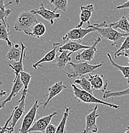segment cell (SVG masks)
I'll use <instances>...</instances> for the list:
<instances>
[{
	"label": "cell",
	"mask_w": 129,
	"mask_h": 133,
	"mask_svg": "<svg viewBox=\"0 0 129 133\" xmlns=\"http://www.w3.org/2000/svg\"><path fill=\"white\" fill-rule=\"evenodd\" d=\"M93 28L95 31H97L102 37L112 42V46L119 48L124 41L125 38L129 36L128 33H122L116 31L109 24H107V22H102L100 23H95L93 24L88 25L86 28Z\"/></svg>",
	"instance_id": "obj_1"
},
{
	"label": "cell",
	"mask_w": 129,
	"mask_h": 133,
	"mask_svg": "<svg viewBox=\"0 0 129 133\" xmlns=\"http://www.w3.org/2000/svg\"><path fill=\"white\" fill-rule=\"evenodd\" d=\"M38 23L37 15L31 11L25 10L22 12L17 18L14 24V29L17 31L24 32L30 35L33 26Z\"/></svg>",
	"instance_id": "obj_2"
},
{
	"label": "cell",
	"mask_w": 129,
	"mask_h": 133,
	"mask_svg": "<svg viewBox=\"0 0 129 133\" xmlns=\"http://www.w3.org/2000/svg\"><path fill=\"white\" fill-rule=\"evenodd\" d=\"M71 86L73 89L75 99L77 100L78 102H83L86 104H100L105 105V106H107L109 107L114 108L116 109H119L120 108V106L106 102L105 101H102V100L97 99L93 94L79 88L74 83H72Z\"/></svg>",
	"instance_id": "obj_3"
},
{
	"label": "cell",
	"mask_w": 129,
	"mask_h": 133,
	"mask_svg": "<svg viewBox=\"0 0 129 133\" xmlns=\"http://www.w3.org/2000/svg\"><path fill=\"white\" fill-rule=\"evenodd\" d=\"M104 62H102L101 63L99 64H95L91 65L89 64L88 62H81L79 63H75L73 62H69V64L72 68V70L71 72H66L62 71L67 75V77L69 78H75L76 77H83L86 74H90V73L93 72L97 70V69L100 68L102 66Z\"/></svg>",
	"instance_id": "obj_4"
},
{
	"label": "cell",
	"mask_w": 129,
	"mask_h": 133,
	"mask_svg": "<svg viewBox=\"0 0 129 133\" xmlns=\"http://www.w3.org/2000/svg\"><path fill=\"white\" fill-rule=\"evenodd\" d=\"M38 108H39V102H38V100H37L34 102L31 109L28 112L27 114L24 116L21 128L19 130V133L28 132L29 129L34 124Z\"/></svg>",
	"instance_id": "obj_5"
},
{
	"label": "cell",
	"mask_w": 129,
	"mask_h": 133,
	"mask_svg": "<svg viewBox=\"0 0 129 133\" xmlns=\"http://www.w3.org/2000/svg\"><path fill=\"white\" fill-rule=\"evenodd\" d=\"M98 105L93 109H91L86 115V125L83 133H97L98 132V126L97 125V119L100 115L97 113Z\"/></svg>",
	"instance_id": "obj_6"
},
{
	"label": "cell",
	"mask_w": 129,
	"mask_h": 133,
	"mask_svg": "<svg viewBox=\"0 0 129 133\" xmlns=\"http://www.w3.org/2000/svg\"><path fill=\"white\" fill-rule=\"evenodd\" d=\"M95 30L93 28H76L68 31L66 34L63 37L64 42L69 41H76L81 42L82 40L90 33L94 32Z\"/></svg>",
	"instance_id": "obj_7"
},
{
	"label": "cell",
	"mask_w": 129,
	"mask_h": 133,
	"mask_svg": "<svg viewBox=\"0 0 129 133\" xmlns=\"http://www.w3.org/2000/svg\"><path fill=\"white\" fill-rule=\"evenodd\" d=\"M102 39L98 37L93 42V44L90 46V48L83 50L81 52H79L76 56V59L77 61H81L82 62H91L95 57V53L97 52V45L98 43L101 42Z\"/></svg>",
	"instance_id": "obj_8"
},
{
	"label": "cell",
	"mask_w": 129,
	"mask_h": 133,
	"mask_svg": "<svg viewBox=\"0 0 129 133\" xmlns=\"http://www.w3.org/2000/svg\"><path fill=\"white\" fill-rule=\"evenodd\" d=\"M31 11L33 14L35 15H38L44 19H45L47 21L49 22L51 25L55 24V19H59L61 17V14L59 13H57L56 11L51 10L49 9H47L44 6L42 3H40V7L38 9L31 10Z\"/></svg>",
	"instance_id": "obj_9"
},
{
	"label": "cell",
	"mask_w": 129,
	"mask_h": 133,
	"mask_svg": "<svg viewBox=\"0 0 129 133\" xmlns=\"http://www.w3.org/2000/svg\"><path fill=\"white\" fill-rule=\"evenodd\" d=\"M57 115H58V112H54V113L48 115L41 117L40 118L35 122L34 124L31 126V128L29 129L27 133L33 132H41L43 133L49 125L51 124L52 118Z\"/></svg>",
	"instance_id": "obj_10"
},
{
	"label": "cell",
	"mask_w": 129,
	"mask_h": 133,
	"mask_svg": "<svg viewBox=\"0 0 129 133\" xmlns=\"http://www.w3.org/2000/svg\"><path fill=\"white\" fill-rule=\"evenodd\" d=\"M92 88L95 90H100L104 93L107 88L108 82L104 75L89 74V79Z\"/></svg>",
	"instance_id": "obj_11"
},
{
	"label": "cell",
	"mask_w": 129,
	"mask_h": 133,
	"mask_svg": "<svg viewBox=\"0 0 129 133\" xmlns=\"http://www.w3.org/2000/svg\"><path fill=\"white\" fill-rule=\"evenodd\" d=\"M66 86H65L63 84V81H58V82L55 83L53 85L50 87L48 88V95H45V96H47V99L46 101L43 103L42 108L43 109H45L48 106L49 104L50 101H51L54 97L57 96L58 95L60 94L62 91L63 90L66 89Z\"/></svg>",
	"instance_id": "obj_12"
},
{
	"label": "cell",
	"mask_w": 129,
	"mask_h": 133,
	"mask_svg": "<svg viewBox=\"0 0 129 133\" xmlns=\"http://www.w3.org/2000/svg\"><path fill=\"white\" fill-rule=\"evenodd\" d=\"M61 46H62V44H59V43H54L52 44V48L51 51H49L47 53L45 54L44 57L42 58L40 60L33 64V67L35 69H37L38 66H42L41 65L42 63L53 62V61L56 57L57 53H58V52H59V48Z\"/></svg>",
	"instance_id": "obj_13"
},
{
	"label": "cell",
	"mask_w": 129,
	"mask_h": 133,
	"mask_svg": "<svg viewBox=\"0 0 129 133\" xmlns=\"http://www.w3.org/2000/svg\"><path fill=\"white\" fill-rule=\"evenodd\" d=\"M25 100L23 99L21 102L18 106H15L13 108L12 113H13V116H12V120H11V124L10 127H8V129L10 131H14V127L16 125L17 123L21 119L22 116L25 113Z\"/></svg>",
	"instance_id": "obj_14"
},
{
	"label": "cell",
	"mask_w": 129,
	"mask_h": 133,
	"mask_svg": "<svg viewBox=\"0 0 129 133\" xmlns=\"http://www.w3.org/2000/svg\"><path fill=\"white\" fill-rule=\"evenodd\" d=\"M80 9H81L79 16L80 22L76 26V28H82L84 23L90 24V19L92 16L93 12L94 10V6L93 4H90L85 6H81Z\"/></svg>",
	"instance_id": "obj_15"
},
{
	"label": "cell",
	"mask_w": 129,
	"mask_h": 133,
	"mask_svg": "<svg viewBox=\"0 0 129 133\" xmlns=\"http://www.w3.org/2000/svg\"><path fill=\"white\" fill-rule=\"evenodd\" d=\"M73 52H69L68 51H59V54H57L56 57L53 63H55L58 66V69L62 70V69L65 67L66 64H69V62H71V55Z\"/></svg>",
	"instance_id": "obj_16"
},
{
	"label": "cell",
	"mask_w": 129,
	"mask_h": 133,
	"mask_svg": "<svg viewBox=\"0 0 129 133\" xmlns=\"http://www.w3.org/2000/svg\"><path fill=\"white\" fill-rule=\"evenodd\" d=\"M23 88V84L21 82V80L20 76H19L17 77V78L16 79V80L13 81V85H12V90H11L10 95H8V97H6V99H5L3 101H2V102L0 104V109L5 108L6 103H8L10 101H12V99L19 94V91L21 90V89Z\"/></svg>",
	"instance_id": "obj_17"
},
{
	"label": "cell",
	"mask_w": 129,
	"mask_h": 133,
	"mask_svg": "<svg viewBox=\"0 0 129 133\" xmlns=\"http://www.w3.org/2000/svg\"><path fill=\"white\" fill-rule=\"evenodd\" d=\"M21 49H22V55L21 57L20 60L17 62H13V63L12 64H9L8 66L12 69V70L14 71L15 75H16V77H15L13 81L16 80V79L17 78L18 76H19L20 73L21 72L24 71V65H23V59L26 56V48L25 47L24 44H23V42H21Z\"/></svg>",
	"instance_id": "obj_18"
},
{
	"label": "cell",
	"mask_w": 129,
	"mask_h": 133,
	"mask_svg": "<svg viewBox=\"0 0 129 133\" xmlns=\"http://www.w3.org/2000/svg\"><path fill=\"white\" fill-rule=\"evenodd\" d=\"M90 48L89 45H83L78 41H69L65 42L64 44L62 45L59 48V51H68L69 52H75L76 51H80L82 49H85Z\"/></svg>",
	"instance_id": "obj_19"
},
{
	"label": "cell",
	"mask_w": 129,
	"mask_h": 133,
	"mask_svg": "<svg viewBox=\"0 0 129 133\" xmlns=\"http://www.w3.org/2000/svg\"><path fill=\"white\" fill-rule=\"evenodd\" d=\"M21 55V45L19 44H16L10 48L6 54V58L8 60L11 61V62H17L20 60Z\"/></svg>",
	"instance_id": "obj_20"
},
{
	"label": "cell",
	"mask_w": 129,
	"mask_h": 133,
	"mask_svg": "<svg viewBox=\"0 0 129 133\" xmlns=\"http://www.w3.org/2000/svg\"><path fill=\"white\" fill-rule=\"evenodd\" d=\"M19 76H20L21 82L23 84V88H24V89H23L21 97V99L19 100V101H18L19 102H21V101H23V99H26V95H27L28 92L29 84H30V81H31V74L26 72H21L20 73V74H19Z\"/></svg>",
	"instance_id": "obj_21"
},
{
	"label": "cell",
	"mask_w": 129,
	"mask_h": 133,
	"mask_svg": "<svg viewBox=\"0 0 129 133\" xmlns=\"http://www.w3.org/2000/svg\"><path fill=\"white\" fill-rule=\"evenodd\" d=\"M12 3V1H10L7 3L5 4L4 0H0V22H2L6 26H9V24L6 22V19L12 12L10 9H6V6Z\"/></svg>",
	"instance_id": "obj_22"
},
{
	"label": "cell",
	"mask_w": 129,
	"mask_h": 133,
	"mask_svg": "<svg viewBox=\"0 0 129 133\" xmlns=\"http://www.w3.org/2000/svg\"><path fill=\"white\" fill-rule=\"evenodd\" d=\"M114 29H121L123 31H125L126 33L129 34V22L125 16H122L118 21L109 24Z\"/></svg>",
	"instance_id": "obj_23"
},
{
	"label": "cell",
	"mask_w": 129,
	"mask_h": 133,
	"mask_svg": "<svg viewBox=\"0 0 129 133\" xmlns=\"http://www.w3.org/2000/svg\"><path fill=\"white\" fill-rule=\"evenodd\" d=\"M9 28L10 26H5L2 22H0V40L6 42L9 48H11L13 45V44L9 38L10 34Z\"/></svg>",
	"instance_id": "obj_24"
},
{
	"label": "cell",
	"mask_w": 129,
	"mask_h": 133,
	"mask_svg": "<svg viewBox=\"0 0 129 133\" xmlns=\"http://www.w3.org/2000/svg\"><path fill=\"white\" fill-rule=\"evenodd\" d=\"M46 31V28L45 25L40 22H38L33 27L31 32L30 34V36L35 37V38H40L44 35Z\"/></svg>",
	"instance_id": "obj_25"
},
{
	"label": "cell",
	"mask_w": 129,
	"mask_h": 133,
	"mask_svg": "<svg viewBox=\"0 0 129 133\" xmlns=\"http://www.w3.org/2000/svg\"><path fill=\"white\" fill-rule=\"evenodd\" d=\"M73 83L75 84H78L81 87V89L83 90L86 91L90 94H93V89L92 88V87L91 85L90 81L85 77V76H83V77H80V78L77 79L73 81Z\"/></svg>",
	"instance_id": "obj_26"
},
{
	"label": "cell",
	"mask_w": 129,
	"mask_h": 133,
	"mask_svg": "<svg viewBox=\"0 0 129 133\" xmlns=\"http://www.w3.org/2000/svg\"><path fill=\"white\" fill-rule=\"evenodd\" d=\"M70 111V108H68L66 106V104H65V111L63 113V117H62V120H61L60 122L58 124V127H57L56 132L55 133H65L66 132V122H67L68 117L69 115V112Z\"/></svg>",
	"instance_id": "obj_27"
},
{
	"label": "cell",
	"mask_w": 129,
	"mask_h": 133,
	"mask_svg": "<svg viewBox=\"0 0 129 133\" xmlns=\"http://www.w3.org/2000/svg\"><path fill=\"white\" fill-rule=\"evenodd\" d=\"M107 56L108 58H109L112 65L114 66L117 69H118L122 74H123V77L125 79H127V83H128V84L129 85V66H122L120 65L117 64L116 62H114L113 58H112L111 56V55L109 53L107 54Z\"/></svg>",
	"instance_id": "obj_28"
},
{
	"label": "cell",
	"mask_w": 129,
	"mask_h": 133,
	"mask_svg": "<svg viewBox=\"0 0 129 133\" xmlns=\"http://www.w3.org/2000/svg\"><path fill=\"white\" fill-rule=\"evenodd\" d=\"M129 95V87L127 89H125L123 90L113 91H106L104 93L103 98L105 99H110V98L116 97H122Z\"/></svg>",
	"instance_id": "obj_29"
},
{
	"label": "cell",
	"mask_w": 129,
	"mask_h": 133,
	"mask_svg": "<svg viewBox=\"0 0 129 133\" xmlns=\"http://www.w3.org/2000/svg\"><path fill=\"white\" fill-rule=\"evenodd\" d=\"M50 3L55 6V11L59 10L66 12L68 8V0H49Z\"/></svg>",
	"instance_id": "obj_30"
},
{
	"label": "cell",
	"mask_w": 129,
	"mask_h": 133,
	"mask_svg": "<svg viewBox=\"0 0 129 133\" xmlns=\"http://www.w3.org/2000/svg\"><path fill=\"white\" fill-rule=\"evenodd\" d=\"M128 49H129V36L125 38L124 41L123 42V43H122L121 46L120 47L118 50L114 52V56L118 55V53H120V52H123V51H125V50Z\"/></svg>",
	"instance_id": "obj_31"
},
{
	"label": "cell",
	"mask_w": 129,
	"mask_h": 133,
	"mask_svg": "<svg viewBox=\"0 0 129 133\" xmlns=\"http://www.w3.org/2000/svg\"><path fill=\"white\" fill-rule=\"evenodd\" d=\"M12 116H13V113H11L10 116L9 118H8V120H6V123H5V125H4L3 127H1V130H0V133H6V132H7L8 130V124H9V123L10 122L11 120H12Z\"/></svg>",
	"instance_id": "obj_32"
},
{
	"label": "cell",
	"mask_w": 129,
	"mask_h": 133,
	"mask_svg": "<svg viewBox=\"0 0 129 133\" xmlns=\"http://www.w3.org/2000/svg\"><path fill=\"white\" fill-rule=\"evenodd\" d=\"M56 129L57 127L56 125L52 124H50L43 133H55L56 132Z\"/></svg>",
	"instance_id": "obj_33"
},
{
	"label": "cell",
	"mask_w": 129,
	"mask_h": 133,
	"mask_svg": "<svg viewBox=\"0 0 129 133\" xmlns=\"http://www.w3.org/2000/svg\"><path fill=\"white\" fill-rule=\"evenodd\" d=\"M124 56L128 58V62L129 63V49L125 50V51H123V52H120V53H118V55H115L114 56L115 58H118L119 57V56Z\"/></svg>",
	"instance_id": "obj_34"
},
{
	"label": "cell",
	"mask_w": 129,
	"mask_h": 133,
	"mask_svg": "<svg viewBox=\"0 0 129 133\" xmlns=\"http://www.w3.org/2000/svg\"><path fill=\"white\" fill-rule=\"evenodd\" d=\"M116 9L118 10H121V9H129V0H128L127 1H126L125 3H124L122 5H118L116 7Z\"/></svg>",
	"instance_id": "obj_35"
},
{
	"label": "cell",
	"mask_w": 129,
	"mask_h": 133,
	"mask_svg": "<svg viewBox=\"0 0 129 133\" xmlns=\"http://www.w3.org/2000/svg\"><path fill=\"white\" fill-rule=\"evenodd\" d=\"M6 95V91L3 90H0V99H1V97H3L5 96V95Z\"/></svg>",
	"instance_id": "obj_36"
},
{
	"label": "cell",
	"mask_w": 129,
	"mask_h": 133,
	"mask_svg": "<svg viewBox=\"0 0 129 133\" xmlns=\"http://www.w3.org/2000/svg\"><path fill=\"white\" fill-rule=\"evenodd\" d=\"M124 133H129V126H128V127L126 128V130H125V131Z\"/></svg>",
	"instance_id": "obj_37"
},
{
	"label": "cell",
	"mask_w": 129,
	"mask_h": 133,
	"mask_svg": "<svg viewBox=\"0 0 129 133\" xmlns=\"http://www.w3.org/2000/svg\"><path fill=\"white\" fill-rule=\"evenodd\" d=\"M19 3H20V0H16V5H19Z\"/></svg>",
	"instance_id": "obj_38"
},
{
	"label": "cell",
	"mask_w": 129,
	"mask_h": 133,
	"mask_svg": "<svg viewBox=\"0 0 129 133\" xmlns=\"http://www.w3.org/2000/svg\"><path fill=\"white\" fill-rule=\"evenodd\" d=\"M3 81L2 80L0 79V86H3Z\"/></svg>",
	"instance_id": "obj_39"
},
{
	"label": "cell",
	"mask_w": 129,
	"mask_h": 133,
	"mask_svg": "<svg viewBox=\"0 0 129 133\" xmlns=\"http://www.w3.org/2000/svg\"><path fill=\"white\" fill-rule=\"evenodd\" d=\"M6 133H13V131H10V130H9V129H8L7 132H6Z\"/></svg>",
	"instance_id": "obj_40"
},
{
	"label": "cell",
	"mask_w": 129,
	"mask_h": 133,
	"mask_svg": "<svg viewBox=\"0 0 129 133\" xmlns=\"http://www.w3.org/2000/svg\"><path fill=\"white\" fill-rule=\"evenodd\" d=\"M128 17H129V14H128Z\"/></svg>",
	"instance_id": "obj_41"
},
{
	"label": "cell",
	"mask_w": 129,
	"mask_h": 133,
	"mask_svg": "<svg viewBox=\"0 0 129 133\" xmlns=\"http://www.w3.org/2000/svg\"><path fill=\"white\" fill-rule=\"evenodd\" d=\"M1 128H0V130H1Z\"/></svg>",
	"instance_id": "obj_42"
},
{
	"label": "cell",
	"mask_w": 129,
	"mask_h": 133,
	"mask_svg": "<svg viewBox=\"0 0 129 133\" xmlns=\"http://www.w3.org/2000/svg\"><path fill=\"white\" fill-rule=\"evenodd\" d=\"M65 133H66V132H65Z\"/></svg>",
	"instance_id": "obj_43"
},
{
	"label": "cell",
	"mask_w": 129,
	"mask_h": 133,
	"mask_svg": "<svg viewBox=\"0 0 129 133\" xmlns=\"http://www.w3.org/2000/svg\"><path fill=\"white\" fill-rule=\"evenodd\" d=\"M0 127H1V126H0Z\"/></svg>",
	"instance_id": "obj_44"
},
{
	"label": "cell",
	"mask_w": 129,
	"mask_h": 133,
	"mask_svg": "<svg viewBox=\"0 0 129 133\" xmlns=\"http://www.w3.org/2000/svg\"><path fill=\"white\" fill-rule=\"evenodd\" d=\"M0 128H1V127H0Z\"/></svg>",
	"instance_id": "obj_45"
}]
</instances>
